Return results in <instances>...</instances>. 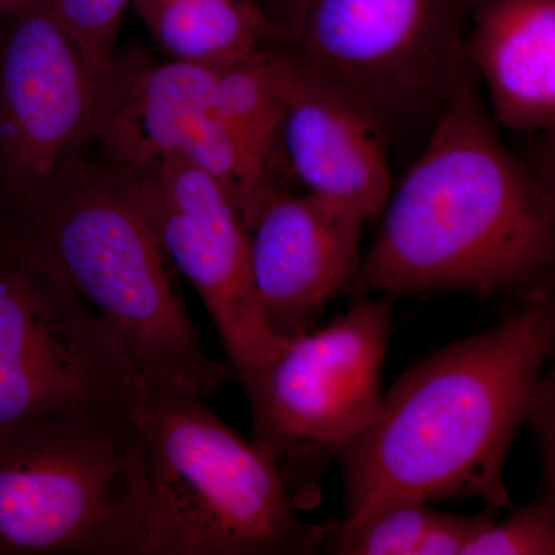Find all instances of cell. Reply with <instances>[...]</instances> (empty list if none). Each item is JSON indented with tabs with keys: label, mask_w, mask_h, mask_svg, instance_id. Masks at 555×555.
I'll list each match as a JSON object with an SVG mask.
<instances>
[{
	"label": "cell",
	"mask_w": 555,
	"mask_h": 555,
	"mask_svg": "<svg viewBox=\"0 0 555 555\" xmlns=\"http://www.w3.org/2000/svg\"><path fill=\"white\" fill-rule=\"evenodd\" d=\"M127 411L142 441L141 555H313L328 524H308L275 460L195 390L137 378Z\"/></svg>",
	"instance_id": "4"
},
{
	"label": "cell",
	"mask_w": 555,
	"mask_h": 555,
	"mask_svg": "<svg viewBox=\"0 0 555 555\" xmlns=\"http://www.w3.org/2000/svg\"><path fill=\"white\" fill-rule=\"evenodd\" d=\"M438 511L422 500H401L353 521L328 524L323 553L416 555Z\"/></svg>",
	"instance_id": "16"
},
{
	"label": "cell",
	"mask_w": 555,
	"mask_h": 555,
	"mask_svg": "<svg viewBox=\"0 0 555 555\" xmlns=\"http://www.w3.org/2000/svg\"><path fill=\"white\" fill-rule=\"evenodd\" d=\"M476 0H288L281 46L357 102L389 142L429 133L460 65Z\"/></svg>",
	"instance_id": "6"
},
{
	"label": "cell",
	"mask_w": 555,
	"mask_h": 555,
	"mask_svg": "<svg viewBox=\"0 0 555 555\" xmlns=\"http://www.w3.org/2000/svg\"><path fill=\"white\" fill-rule=\"evenodd\" d=\"M94 142L119 167L160 155L192 160L225 189L247 228L266 193L280 185L225 115L215 64L170 60L127 68L118 61Z\"/></svg>",
	"instance_id": "11"
},
{
	"label": "cell",
	"mask_w": 555,
	"mask_h": 555,
	"mask_svg": "<svg viewBox=\"0 0 555 555\" xmlns=\"http://www.w3.org/2000/svg\"><path fill=\"white\" fill-rule=\"evenodd\" d=\"M287 2L288 0H283V7L286 5Z\"/></svg>",
	"instance_id": "22"
},
{
	"label": "cell",
	"mask_w": 555,
	"mask_h": 555,
	"mask_svg": "<svg viewBox=\"0 0 555 555\" xmlns=\"http://www.w3.org/2000/svg\"><path fill=\"white\" fill-rule=\"evenodd\" d=\"M0 240L51 270L119 338L137 378L207 397L230 377L207 352L129 179L86 153L0 201Z\"/></svg>",
	"instance_id": "3"
},
{
	"label": "cell",
	"mask_w": 555,
	"mask_h": 555,
	"mask_svg": "<svg viewBox=\"0 0 555 555\" xmlns=\"http://www.w3.org/2000/svg\"><path fill=\"white\" fill-rule=\"evenodd\" d=\"M119 169L171 266L203 299L251 406L288 341L273 337L262 320L251 281L250 236L238 207L217 179L182 156L160 155Z\"/></svg>",
	"instance_id": "9"
},
{
	"label": "cell",
	"mask_w": 555,
	"mask_h": 555,
	"mask_svg": "<svg viewBox=\"0 0 555 555\" xmlns=\"http://www.w3.org/2000/svg\"><path fill=\"white\" fill-rule=\"evenodd\" d=\"M364 221L334 204L275 185L255 211L250 269L266 327L292 341L318 327L327 306L363 297Z\"/></svg>",
	"instance_id": "12"
},
{
	"label": "cell",
	"mask_w": 555,
	"mask_h": 555,
	"mask_svg": "<svg viewBox=\"0 0 555 555\" xmlns=\"http://www.w3.org/2000/svg\"><path fill=\"white\" fill-rule=\"evenodd\" d=\"M426 139L383 208L364 294L554 292V184L503 144L466 60Z\"/></svg>",
	"instance_id": "1"
},
{
	"label": "cell",
	"mask_w": 555,
	"mask_h": 555,
	"mask_svg": "<svg viewBox=\"0 0 555 555\" xmlns=\"http://www.w3.org/2000/svg\"><path fill=\"white\" fill-rule=\"evenodd\" d=\"M87 65L108 90L118 65V36L133 0H47Z\"/></svg>",
	"instance_id": "17"
},
{
	"label": "cell",
	"mask_w": 555,
	"mask_h": 555,
	"mask_svg": "<svg viewBox=\"0 0 555 555\" xmlns=\"http://www.w3.org/2000/svg\"><path fill=\"white\" fill-rule=\"evenodd\" d=\"M397 301L358 297L326 326L288 341L266 372L250 406L251 440L275 460L299 513L315 506L324 470L377 414Z\"/></svg>",
	"instance_id": "7"
},
{
	"label": "cell",
	"mask_w": 555,
	"mask_h": 555,
	"mask_svg": "<svg viewBox=\"0 0 555 555\" xmlns=\"http://www.w3.org/2000/svg\"><path fill=\"white\" fill-rule=\"evenodd\" d=\"M554 383V371L551 369L550 374L543 375L537 386L524 425L531 430L540 459V467H542V481H540L537 494L553 500H555Z\"/></svg>",
	"instance_id": "19"
},
{
	"label": "cell",
	"mask_w": 555,
	"mask_h": 555,
	"mask_svg": "<svg viewBox=\"0 0 555 555\" xmlns=\"http://www.w3.org/2000/svg\"><path fill=\"white\" fill-rule=\"evenodd\" d=\"M25 2H28V0H0V11L16 9V7H20Z\"/></svg>",
	"instance_id": "21"
},
{
	"label": "cell",
	"mask_w": 555,
	"mask_h": 555,
	"mask_svg": "<svg viewBox=\"0 0 555 555\" xmlns=\"http://www.w3.org/2000/svg\"><path fill=\"white\" fill-rule=\"evenodd\" d=\"M521 301L495 326L416 361L383 393L337 459L341 521L401 500L511 506L507 455L555 352L554 292Z\"/></svg>",
	"instance_id": "2"
},
{
	"label": "cell",
	"mask_w": 555,
	"mask_h": 555,
	"mask_svg": "<svg viewBox=\"0 0 555 555\" xmlns=\"http://www.w3.org/2000/svg\"><path fill=\"white\" fill-rule=\"evenodd\" d=\"M555 554V500L537 494L528 505L494 518L463 551V555Z\"/></svg>",
	"instance_id": "18"
},
{
	"label": "cell",
	"mask_w": 555,
	"mask_h": 555,
	"mask_svg": "<svg viewBox=\"0 0 555 555\" xmlns=\"http://www.w3.org/2000/svg\"><path fill=\"white\" fill-rule=\"evenodd\" d=\"M3 13L10 21L0 38V201L86 153L107 94L47 0Z\"/></svg>",
	"instance_id": "10"
},
{
	"label": "cell",
	"mask_w": 555,
	"mask_h": 555,
	"mask_svg": "<svg viewBox=\"0 0 555 555\" xmlns=\"http://www.w3.org/2000/svg\"><path fill=\"white\" fill-rule=\"evenodd\" d=\"M145 506L127 404L0 429V555H141Z\"/></svg>",
	"instance_id": "5"
},
{
	"label": "cell",
	"mask_w": 555,
	"mask_h": 555,
	"mask_svg": "<svg viewBox=\"0 0 555 555\" xmlns=\"http://www.w3.org/2000/svg\"><path fill=\"white\" fill-rule=\"evenodd\" d=\"M291 60L280 158L306 193L372 221L393 188L389 139L366 109Z\"/></svg>",
	"instance_id": "13"
},
{
	"label": "cell",
	"mask_w": 555,
	"mask_h": 555,
	"mask_svg": "<svg viewBox=\"0 0 555 555\" xmlns=\"http://www.w3.org/2000/svg\"><path fill=\"white\" fill-rule=\"evenodd\" d=\"M171 61L222 64L280 42L275 21L255 0H133Z\"/></svg>",
	"instance_id": "15"
},
{
	"label": "cell",
	"mask_w": 555,
	"mask_h": 555,
	"mask_svg": "<svg viewBox=\"0 0 555 555\" xmlns=\"http://www.w3.org/2000/svg\"><path fill=\"white\" fill-rule=\"evenodd\" d=\"M134 379L107 324L51 270L0 240V429L126 406Z\"/></svg>",
	"instance_id": "8"
},
{
	"label": "cell",
	"mask_w": 555,
	"mask_h": 555,
	"mask_svg": "<svg viewBox=\"0 0 555 555\" xmlns=\"http://www.w3.org/2000/svg\"><path fill=\"white\" fill-rule=\"evenodd\" d=\"M500 511L486 507L480 514H443L438 511L433 525L429 526L416 555H463V551L485 528L499 517Z\"/></svg>",
	"instance_id": "20"
},
{
	"label": "cell",
	"mask_w": 555,
	"mask_h": 555,
	"mask_svg": "<svg viewBox=\"0 0 555 555\" xmlns=\"http://www.w3.org/2000/svg\"><path fill=\"white\" fill-rule=\"evenodd\" d=\"M465 60L483 80L496 127L555 130V0H476Z\"/></svg>",
	"instance_id": "14"
}]
</instances>
